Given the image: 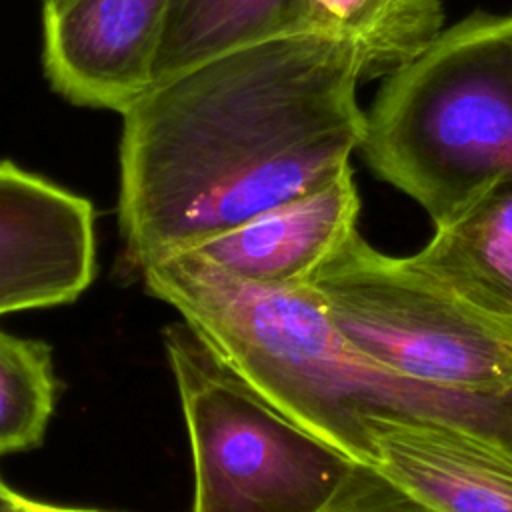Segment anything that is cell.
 <instances>
[{"label": "cell", "mask_w": 512, "mask_h": 512, "mask_svg": "<svg viewBox=\"0 0 512 512\" xmlns=\"http://www.w3.org/2000/svg\"><path fill=\"white\" fill-rule=\"evenodd\" d=\"M360 208L350 166L326 186L270 208L188 252L246 284H304L316 266L358 228Z\"/></svg>", "instance_id": "9c48e42d"}, {"label": "cell", "mask_w": 512, "mask_h": 512, "mask_svg": "<svg viewBox=\"0 0 512 512\" xmlns=\"http://www.w3.org/2000/svg\"><path fill=\"white\" fill-rule=\"evenodd\" d=\"M374 470L430 512H512V446L472 428L372 412Z\"/></svg>", "instance_id": "ba28073f"}, {"label": "cell", "mask_w": 512, "mask_h": 512, "mask_svg": "<svg viewBox=\"0 0 512 512\" xmlns=\"http://www.w3.org/2000/svg\"><path fill=\"white\" fill-rule=\"evenodd\" d=\"M140 274L268 402L350 464L374 468L364 432L372 412L446 420L512 446V396L462 394L380 364L332 324L306 284H246L194 252Z\"/></svg>", "instance_id": "7a4b0ae2"}, {"label": "cell", "mask_w": 512, "mask_h": 512, "mask_svg": "<svg viewBox=\"0 0 512 512\" xmlns=\"http://www.w3.org/2000/svg\"><path fill=\"white\" fill-rule=\"evenodd\" d=\"M96 276L94 208L0 162V316L74 302Z\"/></svg>", "instance_id": "8992f818"}, {"label": "cell", "mask_w": 512, "mask_h": 512, "mask_svg": "<svg viewBox=\"0 0 512 512\" xmlns=\"http://www.w3.org/2000/svg\"><path fill=\"white\" fill-rule=\"evenodd\" d=\"M56 392L52 348L0 330V458L42 444Z\"/></svg>", "instance_id": "4fadbf2b"}, {"label": "cell", "mask_w": 512, "mask_h": 512, "mask_svg": "<svg viewBox=\"0 0 512 512\" xmlns=\"http://www.w3.org/2000/svg\"><path fill=\"white\" fill-rule=\"evenodd\" d=\"M362 54L292 32L202 60L122 112L118 226L144 268L314 192L350 168Z\"/></svg>", "instance_id": "6da1fadb"}, {"label": "cell", "mask_w": 512, "mask_h": 512, "mask_svg": "<svg viewBox=\"0 0 512 512\" xmlns=\"http://www.w3.org/2000/svg\"><path fill=\"white\" fill-rule=\"evenodd\" d=\"M194 466L192 512H318L350 464L302 430L186 322L162 332Z\"/></svg>", "instance_id": "277c9868"}, {"label": "cell", "mask_w": 512, "mask_h": 512, "mask_svg": "<svg viewBox=\"0 0 512 512\" xmlns=\"http://www.w3.org/2000/svg\"><path fill=\"white\" fill-rule=\"evenodd\" d=\"M170 0H50L44 70L78 106L124 112L154 84Z\"/></svg>", "instance_id": "52a82bcc"}, {"label": "cell", "mask_w": 512, "mask_h": 512, "mask_svg": "<svg viewBox=\"0 0 512 512\" xmlns=\"http://www.w3.org/2000/svg\"><path fill=\"white\" fill-rule=\"evenodd\" d=\"M318 512H430L382 474L368 466H352L334 496Z\"/></svg>", "instance_id": "5bb4252c"}, {"label": "cell", "mask_w": 512, "mask_h": 512, "mask_svg": "<svg viewBox=\"0 0 512 512\" xmlns=\"http://www.w3.org/2000/svg\"><path fill=\"white\" fill-rule=\"evenodd\" d=\"M64 506H56V504H48V502H38L28 498L18 510L14 512H62Z\"/></svg>", "instance_id": "2e32d148"}, {"label": "cell", "mask_w": 512, "mask_h": 512, "mask_svg": "<svg viewBox=\"0 0 512 512\" xmlns=\"http://www.w3.org/2000/svg\"><path fill=\"white\" fill-rule=\"evenodd\" d=\"M304 0H170L154 84L222 52L300 32Z\"/></svg>", "instance_id": "7c38bea8"}, {"label": "cell", "mask_w": 512, "mask_h": 512, "mask_svg": "<svg viewBox=\"0 0 512 512\" xmlns=\"http://www.w3.org/2000/svg\"><path fill=\"white\" fill-rule=\"evenodd\" d=\"M62 512H102V510H90V508H68L64 506Z\"/></svg>", "instance_id": "e0dca14e"}, {"label": "cell", "mask_w": 512, "mask_h": 512, "mask_svg": "<svg viewBox=\"0 0 512 512\" xmlns=\"http://www.w3.org/2000/svg\"><path fill=\"white\" fill-rule=\"evenodd\" d=\"M360 156L438 224L512 178V12H474L388 74Z\"/></svg>", "instance_id": "3957f363"}, {"label": "cell", "mask_w": 512, "mask_h": 512, "mask_svg": "<svg viewBox=\"0 0 512 512\" xmlns=\"http://www.w3.org/2000/svg\"><path fill=\"white\" fill-rule=\"evenodd\" d=\"M28 498L12 490L2 478H0V512H14L18 510Z\"/></svg>", "instance_id": "9a60e30c"}, {"label": "cell", "mask_w": 512, "mask_h": 512, "mask_svg": "<svg viewBox=\"0 0 512 512\" xmlns=\"http://www.w3.org/2000/svg\"><path fill=\"white\" fill-rule=\"evenodd\" d=\"M46 2H50V0H42V4H46Z\"/></svg>", "instance_id": "ac0fdd59"}, {"label": "cell", "mask_w": 512, "mask_h": 512, "mask_svg": "<svg viewBox=\"0 0 512 512\" xmlns=\"http://www.w3.org/2000/svg\"><path fill=\"white\" fill-rule=\"evenodd\" d=\"M364 354L422 384L512 396V326L464 304L408 256L356 228L304 282Z\"/></svg>", "instance_id": "5b68a950"}, {"label": "cell", "mask_w": 512, "mask_h": 512, "mask_svg": "<svg viewBox=\"0 0 512 512\" xmlns=\"http://www.w3.org/2000/svg\"><path fill=\"white\" fill-rule=\"evenodd\" d=\"M444 30L440 0H304L300 32L356 48L366 78H386L422 54Z\"/></svg>", "instance_id": "8fae6325"}, {"label": "cell", "mask_w": 512, "mask_h": 512, "mask_svg": "<svg viewBox=\"0 0 512 512\" xmlns=\"http://www.w3.org/2000/svg\"><path fill=\"white\" fill-rule=\"evenodd\" d=\"M412 262L484 316L512 326V178L434 224Z\"/></svg>", "instance_id": "30bf717a"}]
</instances>
